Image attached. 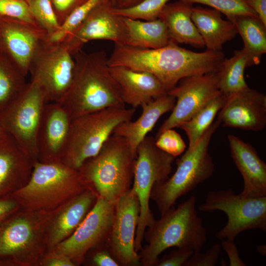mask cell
Wrapping results in <instances>:
<instances>
[{"instance_id": "6da1fadb", "label": "cell", "mask_w": 266, "mask_h": 266, "mask_svg": "<svg viewBox=\"0 0 266 266\" xmlns=\"http://www.w3.org/2000/svg\"><path fill=\"white\" fill-rule=\"evenodd\" d=\"M225 56L221 51L206 49L196 52L170 40L166 46L148 49L115 43L108 58L109 66H123L155 75L167 92L186 77L217 72Z\"/></svg>"}, {"instance_id": "7a4b0ae2", "label": "cell", "mask_w": 266, "mask_h": 266, "mask_svg": "<svg viewBox=\"0 0 266 266\" xmlns=\"http://www.w3.org/2000/svg\"><path fill=\"white\" fill-rule=\"evenodd\" d=\"M75 67L71 85L59 102L71 120L110 107L125 108L120 88L110 73L104 51L73 55Z\"/></svg>"}, {"instance_id": "3957f363", "label": "cell", "mask_w": 266, "mask_h": 266, "mask_svg": "<svg viewBox=\"0 0 266 266\" xmlns=\"http://www.w3.org/2000/svg\"><path fill=\"white\" fill-rule=\"evenodd\" d=\"M192 196L176 208H171L148 227L144 234L147 244L138 252L141 265L156 266L159 256L172 247L200 252L207 240L206 229Z\"/></svg>"}, {"instance_id": "277c9868", "label": "cell", "mask_w": 266, "mask_h": 266, "mask_svg": "<svg viewBox=\"0 0 266 266\" xmlns=\"http://www.w3.org/2000/svg\"><path fill=\"white\" fill-rule=\"evenodd\" d=\"M90 188L78 170L62 162L36 161L28 183L11 195L20 209L50 212Z\"/></svg>"}, {"instance_id": "5b68a950", "label": "cell", "mask_w": 266, "mask_h": 266, "mask_svg": "<svg viewBox=\"0 0 266 266\" xmlns=\"http://www.w3.org/2000/svg\"><path fill=\"white\" fill-rule=\"evenodd\" d=\"M135 158L124 138L112 134L78 170L98 196L115 204L131 188Z\"/></svg>"}, {"instance_id": "8992f818", "label": "cell", "mask_w": 266, "mask_h": 266, "mask_svg": "<svg viewBox=\"0 0 266 266\" xmlns=\"http://www.w3.org/2000/svg\"><path fill=\"white\" fill-rule=\"evenodd\" d=\"M54 211L20 209L2 223L0 264L38 266L47 251V228Z\"/></svg>"}, {"instance_id": "52a82bcc", "label": "cell", "mask_w": 266, "mask_h": 266, "mask_svg": "<svg viewBox=\"0 0 266 266\" xmlns=\"http://www.w3.org/2000/svg\"><path fill=\"white\" fill-rule=\"evenodd\" d=\"M220 125L217 120L192 147L188 148L176 161L177 168L171 177L156 183L150 199L156 203L161 215L174 206L177 200L209 179L214 171L209 152L212 136Z\"/></svg>"}, {"instance_id": "ba28073f", "label": "cell", "mask_w": 266, "mask_h": 266, "mask_svg": "<svg viewBox=\"0 0 266 266\" xmlns=\"http://www.w3.org/2000/svg\"><path fill=\"white\" fill-rule=\"evenodd\" d=\"M135 108L110 107L71 120L61 162L79 170L95 156L120 124L131 121Z\"/></svg>"}, {"instance_id": "9c48e42d", "label": "cell", "mask_w": 266, "mask_h": 266, "mask_svg": "<svg viewBox=\"0 0 266 266\" xmlns=\"http://www.w3.org/2000/svg\"><path fill=\"white\" fill-rule=\"evenodd\" d=\"M174 160L175 157L157 147L155 139L151 136L146 135L137 147L132 187L140 206L134 239V249L137 253L142 247L146 229L155 221L149 204L152 188L156 183L169 177Z\"/></svg>"}, {"instance_id": "30bf717a", "label": "cell", "mask_w": 266, "mask_h": 266, "mask_svg": "<svg viewBox=\"0 0 266 266\" xmlns=\"http://www.w3.org/2000/svg\"><path fill=\"white\" fill-rule=\"evenodd\" d=\"M199 209L206 212L221 211L226 214V225L216 234L220 240L234 241L238 234L247 230L266 231V196L245 197L232 189L211 191Z\"/></svg>"}, {"instance_id": "8fae6325", "label": "cell", "mask_w": 266, "mask_h": 266, "mask_svg": "<svg viewBox=\"0 0 266 266\" xmlns=\"http://www.w3.org/2000/svg\"><path fill=\"white\" fill-rule=\"evenodd\" d=\"M46 103L43 91L33 80L0 112V127L37 161L36 135Z\"/></svg>"}, {"instance_id": "7c38bea8", "label": "cell", "mask_w": 266, "mask_h": 266, "mask_svg": "<svg viewBox=\"0 0 266 266\" xmlns=\"http://www.w3.org/2000/svg\"><path fill=\"white\" fill-rule=\"evenodd\" d=\"M75 67L73 55L63 42L46 40L36 51L29 72L43 91L46 102L59 103L71 85Z\"/></svg>"}, {"instance_id": "4fadbf2b", "label": "cell", "mask_w": 266, "mask_h": 266, "mask_svg": "<svg viewBox=\"0 0 266 266\" xmlns=\"http://www.w3.org/2000/svg\"><path fill=\"white\" fill-rule=\"evenodd\" d=\"M115 204L98 196L94 206L75 231L50 251L66 256L75 266L81 265L90 250L107 243Z\"/></svg>"}, {"instance_id": "5bb4252c", "label": "cell", "mask_w": 266, "mask_h": 266, "mask_svg": "<svg viewBox=\"0 0 266 266\" xmlns=\"http://www.w3.org/2000/svg\"><path fill=\"white\" fill-rule=\"evenodd\" d=\"M178 83L167 92L176 99V102L157 134L167 129L179 128L210 100L222 94L218 87L216 72L186 77Z\"/></svg>"}, {"instance_id": "9a60e30c", "label": "cell", "mask_w": 266, "mask_h": 266, "mask_svg": "<svg viewBox=\"0 0 266 266\" xmlns=\"http://www.w3.org/2000/svg\"><path fill=\"white\" fill-rule=\"evenodd\" d=\"M47 37L48 33L39 26L0 15V53L25 77Z\"/></svg>"}, {"instance_id": "2e32d148", "label": "cell", "mask_w": 266, "mask_h": 266, "mask_svg": "<svg viewBox=\"0 0 266 266\" xmlns=\"http://www.w3.org/2000/svg\"><path fill=\"white\" fill-rule=\"evenodd\" d=\"M140 213L139 201L132 188L116 202L107 245L112 256L122 266H140L134 239Z\"/></svg>"}, {"instance_id": "e0dca14e", "label": "cell", "mask_w": 266, "mask_h": 266, "mask_svg": "<svg viewBox=\"0 0 266 266\" xmlns=\"http://www.w3.org/2000/svg\"><path fill=\"white\" fill-rule=\"evenodd\" d=\"M125 33L123 16L114 11L110 0L94 8L75 32L62 42L73 55L91 40L104 39L122 44Z\"/></svg>"}, {"instance_id": "ac0fdd59", "label": "cell", "mask_w": 266, "mask_h": 266, "mask_svg": "<svg viewBox=\"0 0 266 266\" xmlns=\"http://www.w3.org/2000/svg\"><path fill=\"white\" fill-rule=\"evenodd\" d=\"M217 120L225 127L254 132L266 126V96L249 88L227 97Z\"/></svg>"}, {"instance_id": "d6986e66", "label": "cell", "mask_w": 266, "mask_h": 266, "mask_svg": "<svg viewBox=\"0 0 266 266\" xmlns=\"http://www.w3.org/2000/svg\"><path fill=\"white\" fill-rule=\"evenodd\" d=\"M71 121L68 113L60 103H45L36 135L38 161L61 162Z\"/></svg>"}, {"instance_id": "ffe728a7", "label": "cell", "mask_w": 266, "mask_h": 266, "mask_svg": "<svg viewBox=\"0 0 266 266\" xmlns=\"http://www.w3.org/2000/svg\"><path fill=\"white\" fill-rule=\"evenodd\" d=\"M98 194L88 188L55 210L47 228V252L68 237L94 206Z\"/></svg>"}, {"instance_id": "44dd1931", "label": "cell", "mask_w": 266, "mask_h": 266, "mask_svg": "<svg viewBox=\"0 0 266 266\" xmlns=\"http://www.w3.org/2000/svg\"><path fill=\"white\" fill-rule=\"evenodd\" d=\"M35 162L10 134L0 142V197L24 186Z\"/></svg>"}, {"instance_id": "7402d4cb", "label": "cell", "mask_w": 266, "mask_h": 266, "mask_svg": "<svg viewBox=\"0 0 266 266\" xmlns=\"http://www.w3.org/2000/svg\"><path fill=\"white\" fill-rule=\"evenodd\" d=\"M228 139L232 158L243 180L239 194L250 198L266 196V164L250 143L233 134Z\"/></svg>"}, {"instance_id": "603a6c76", "label": "cell", "mask_w": 266, "mask_h": 266, "mask_svg": "<svg viewBox=\"0 0 266 266\" xmlns=\"http://www.w3.org/2000/svg\"><path fill=\"white\" fill-rule=\"evenodd\" d=\"M109 71L118 84L125 104L136 108L167 94L161 81L154 74L123 66H109Z\"/></svg>"}, {"instance_id": "cb8c5ba5", "label": "cell", "mask_w": 266, "mask_h": 266, "mask_svg": "<svg viewBox=\"0 0 266 266\" xmlns=\"http://www.w3.org/2000/svg\"><path fill=\"white\" fill-rule=\"evenodd\" d=\"M175 102L176 99L167 94L142 105L141 114L137 119L120 124L112 134L124 138L136 156L139 143L152 130L159 118L172 110Z\"/></svg>"}, {"instance_id": "d4e9b609", "label": "cell", "mask_w": 266, "mask_h": 266, "mask_svg": "<svg viewBox=\"0 0 266 266\" xmlns=\"http://www.w3.org/2000/svg\"><path fill=\"white\" fill-rule=\"evenodd\" d=\"M193 3L177 0L167 3L158 18L166 25L170 40L197 48L204 44L192 19Z\"/></svg>"}, {"instance_id": "484cf974", "label": "cell", "mask_w": 266, "mask_h": 266, "mask_svg": "<svg viewBox=\"0 0 266 266\" xmlns=\"http://www.w3.org/2000/svg\"><path fill=\"white\" fill-rule=\"evenodd\" d=\"M192 19L208 50L221 51L223 45L237 34L233 23L223 19L214 9L193 7Z\"/></svg>"}, {"instance_id": "4316f807", "label": "cell", "mask_w": 266, "mask_h": 266, "mask_svg": "<svg viewBox=\"0 0 266 266\" xmlns=\"http://www.w3.org/2000/svg\"><path fill=\"white\" fill-rule=\"evenodd\" d=\"M123 20L125 33L122 44L156 49L166 46L170 41L166 25L159 18L142 21L123 16Z\"/></svg>"}, {"instance_id": "83f0119b", "label": "cell", "mask_w": 266, "mask_h": 266, "mask_svg": "<svg viewBox=\"0 0 266 266\" xmlns=\"http://www.w3.org/2000/svg\"><path fill=\"white\" fill-rule=\"evenodd\" d=\"M228 20L233 23L242 37V49L248 59V66L259 64L266 52V26L257 16L238 15Z\"/></svg>"}, {"instance_id": "f1b7e54d", "label": "cell", "mask_w": 266, "mask_h": 266, "mask_svg": "<svg viewBox=\"0 0 266 266\" xmlns=\"http://www.w3.org/2000/svg\"><path fill=\"white\" fill-rule=\"evenodd\" d=\"M248 59L242 49L234 51L229 59L225 58L216 72L219 90L226 97L248 87L244 78V70Z\"/></svg>"}, {"instance_id": "f546056e", "label": "cell", "mask_w": 266, "mask_h": 266, "mask_svg": "<svg viewBox=\"0 0 266 266\" xmlns=\"http://www.w3.org/2000/svg\"><path fill=\"white\" fill-rule=\"evenodd\" d=\"M226 99L223 94L217 96L179 127L186 132L189 140L188 148L193 147L213 123Z\"/></svg>"}, {"instance_id": "4dcf8cb0", "label": "cell", "mask_w": 266, "mask_h": 266, "mask_svg": "<svg viewBox=\"0 0 266 266\" xmlns=\"http://www.w3.org/2000/svg\"><path fill=\"white\" fill-rule=\"evenodd\" d=\"M26 84L25 76L0 53V112L19 96Z\"/></svg>"}, {"instance_id": "1f68e13d", "label": "cell", "mask_w": 266, "mask_h": 266, "mask_svg": "<svg viewBox=\"0 0 266 266\" xmlns=\"http://www.w3.org/2000/svg\"><path fill=\"white\" fill-rule=\"evenodd\" d=\"M108 0H86L67 17L58 30L48 36L47 41H64L75 32L94 8Z\"/></svg>"}, {"instance_id": "d6a6232c", "label": "cell", "mask_w": 266, "mask_h": 266, "mask_svg": "<svg viewBox=\"0 0 266 266\" xmlns=\"http://www.w3.org/2000/svg\"><path fill=\"white\" fill-rule=\"evenodd\" d=\"M31 13L38 25L48 36L58 30L60 25L54 12L51 0H26Z\"/></svg>"}, {"instance_id": "836d02e7", "label": "cell", "mask_w": 266, "mask_h": 266, "mask_svg": "<svg viewBox=\"0 0 266 266\" xmlns=\"http://www.w3.org/2000/svg\"><path fill=\"white\" fill-rule=\"evenodd\" d=\"M169 0H145L138 5L126 9H116L118 14L134 19L151 21L158 18L160 13Z\"/></svg>"}, {"instance_id": "e575fe53", "label": "cell", "mask_w": 266, "mask_h": 266, "mask_svg": "<svg viewBox=\"0 0 266 266\" xmlns=\"http://www.w3.org/2000/svg\"><path fill=\"white\" fill-rule=\"evenodd\" d=\"M191 3H200L210 6L225 15L227 18L238 15L258 17L245 0H180Z\"/></svg>"}, {"instance_id": "d590c367", "label": "cell", "mask_w": 266, "mask_h": 266, "mask_svg": "<svg viewBox=\"0 0 266 266\" xmlns=\"http://www.w3.org/2000/svg\"><path fill=\"white\" fill-rule=\"evenodd\" d=\"M155 144L160 149L175 158L182 154L186 147L182 137L173 129L157 134Z\"/></svg>"}, {"instance_id": "8d00e7d4", "label": "cell", "mask_w": 266, "mask_h": 266, "mask_svg": "<svg viewBox=\"0 0 266 266\" xmlns=\"http://www.w3.org/2000/svg\"><path fill=\"white\" fill-rule=\"evenodd\" d=\"M0 15L38 26L26 0H0Z\"/></svg>"}, {"instance_id": "74e56055", "label": "cell", "mask_w": 266, "mask_h": 266, "mask_svg": "<svg viewBox=\"0 0 266 266\" xmlns=\"http://www.w3.org/2000/svg\"><path fill=\"white\" fill-rule=\"evenodd\" d=\"M221 248V244L216 243L204 253H194L184 266H214L218 260Z\"/></svg>"}, {"instance_id": "f35d334b", "label": "cell", "mask_w": 266, "mask_h": 266, "mask_svg": "<svg viewBox=\"0 0 266 266\" xmlns=\"http://www.w3.org/2000/svg\"><path fill=\"white\" fill-rule=\"evenodd\" d=\"M177 248L159 258L156 266H184L194 252L188 249Z\"/></svg>"}, {"instance_id": "ab89813d", "label": "cell", "mask_w": 266, "mask_h": 266, "mask_svg": "<svg viewBox=\"0 0 266 266\" xmlns=\"http://www.w3.org/2000/svg\"><path fill=\"white\" fill-rule=\"evenodd\" d=\"M86 0H51L58 21L61 25L67 17Z\"/></svg>"}, {"instance_id": "60d3db41", "label": "cell", "mask_w": 266, "mask_h": 266, "mask_svg": "<svg viewBox=\"0 0 266 266\" xmlns=\"http://www.w3.org/2000/svg\"><path fill=\"white\" fill-rule=\"evenodd\" d=\"M90 264L94 266H119V264L112 256L107 245V243L97 246L93 249Z\"/></svg>"}, {"instance_id": "b9f144b4", "label": "cell", "mask_w": 266, "mask_h": 266, "mask_svg": "<svg viewBox=\"0 0 266 266\" xmlns=\"http://www.w3.org/2000/svg\"><path fill=\"white\" fill-rule=\"evenodd\" d=\"M20 209L19 202L11 194L0 197V225Z\"/></svg>"}, {"instance_id": "7bdbcfd3", "label": "cell", "mask_w": 266, "mask_h": 266, "mask_svg": "<svg viewBox=\"0 0 266 266\" xmlns=\"http://www.w3.org/2000/svg\"><path fill=\"white\" fill-rule=\"evenodd\" d=\"M40 266H75L66 256L54 252H47L40 260Z\"/></svg>"}, {"instance_id": "ee69618b", "label": "cell", "mask_w": 266, "mask_h": 266, "mask_svg": "<svg viewBox=\"0 0 266 266\" xmlns=\"http://www.w3.org/2000/svg\"><path fill=\"white\" fill-rule=\"evenodd\" d=\"M221 246L228 255L230 266H246L240 259L236 245L234 241L224 239L222 240Z\"/></svg>"}, {"instance_id": "f6af8a7d", "label": "cell", "mask_w": 266, "mask_h": 266, "mask_svg": "<svg viewBox=\"0 0 266 266\" xmlns=\"http://www.w3.org/2000/svg\"><path fill=\"white\" fill-rule=\"evenodd\" d=\"M249 6L266 26V0H245Z\"/></svg>"}, {"instance_id": "bcb514c9", "label": "cell", "mask_w": 266, "mask_h": 266, "mask_svg": "<svg viewBox=\"0 0 266 266\" xmlns=\"http://www.w3.org/2000/svg\"><path fill=\"white\" fill-rule=\"evenodd\" d=\"M145 0H111L114 8L126 9L135 6Z\"/></svg>"}, {"instance_id": "7dc6e473", "label": "cell", "mask_w": 266, "mask_h": 266, "mask_svg": "<svg viewBox=\"0 0 266 266\" xmlns=\"http://www.w3.org/2000/svg\"><path fill=\"white\" fill-rule=\"evenodd\" d=\"M257 250L259 253L263 256H265L266 254V245H259L257 246Z\"/></svg>"}, {"instance_id": "c3c4849f", "label": "cell", "mask_w": 266, "mask_h": 266, "mask_svg": "<svg viewBox=\"0 0 266 266\" xmlns=\"http://www.w3.org/2000/svg\"><path fill=\"white\" fill-rule=\"evenodd\" d=\"M8 135L9 134L0 127V142L5 139Z\"/></svg>"}, {"instance_id": "681fc988", "label": "cell", "mask_w": 266, "mask_h": 266, "mask_svg": "<svg viewBox=\"0 0 266 266\" xmlns=\"http://www.w3.org/2000/svg\"><path fill=\"white\" fill-rule=\"evenodd\" d=\"M0 229H1V225H0Z\"/></svg>"}]
</instances>
